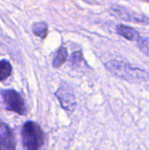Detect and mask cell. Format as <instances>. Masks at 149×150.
Wrapping results in <instances>:
<instances>
[{"mask_svg": "<svg viewBox=\"0 0 149 150\" xmlns=\"http://www.w3.org/2000/svg\"><path fill=\"white\" fill-rule=\"evenodd\" d=\"M105 68L114 76L130 82L147 81L149 75L144 69L132 66L129 63L119 62L117 60H111L105 63Z\"/></svg>", "mask_w": 149, "mask_h": 150, "instance_id": "1", "label": "cell"}, {"mask_svg": "<svg viewBox=\"0 0 149 150\" xmlns=\"http://www.w3.org/2000/svg\"><path fill=\"white\" fill-rule=\"evenodd\" d=\"M21 136L25 150H40L44 144V133L41 127L33 121H27L24 124Z\"/></svg>", "mask_w": 149, "mask_h": 150, "instance_id": "2", "label": "cell"}, {"mask_svg": "<svg viewBox=\"0 0 149 150\" xmlns=\"http://www.w3.org/2000/svg\"><path fill=\"white\" fill-rule=\"evenodd\" d=\"M0 93L7 111L13 112L22 116L26 114V107L19 93L13 90L2 91Z\"/></svg>", "mask_w": 149, "mask_h": 150, "instance_id": "3", "label": "cell"}, {"mask_svg": "<svg viewBox=\"0 0 149 150\" xmlns=\"http://www.w3.org/2000/svg\"><path fill=\"white\" fill-rule=\"evenodd\" d=\"M111 11L114 16L119 19L126 22L140 24V25H149V18L143 15L133 11L129 9H126L119 5H112L111 7Z\"/></svg>", "mask_w": 149, "mask_h": 150, "instance_id": "4", "label": "cell"}, {"mask_svg": "<svg viewBox=\"0 0 149 150\" xmlns=\"http://www.w3.org/2000/svg\"><path fill=\"white\" fill-rule=\"evenodd\" d=\"M56 98L59 99L61 107L67 112H73L76 106V98L71 87L68 84H62L55 92Z\"/></svg>", "mask_w": 149, "mask_h": 150, "instance_id": "5", "label": "cell"}, {"mask_svg": "<svg viewBox=\"0 0 149 150\" xmlns=\"http://www.w3.org/2000/svg\"><path fill=\"white\" fill-rule=\"evenodd\" d=\"M116 29H117V33L120 36L126 38L128 40L133 41V40H138L140 39L139 32L132 27H129L124 25H118Z\"/></svg>", "mask_w": 149, "mask_h": 150, "instance_id": "6", "label": "cell"}, {"mask_svg": "<svg viewBox=\"0 0 149 150\" xmlns=\"http://www.w3.org/2000/svg\"><path fill=\"white\" fill-rule=\"evenodd\" d=\"M68 59V51L67 48L64 47H61L59 48L57 51L54 60H53V66L54 68H59L61 67Z\"/></svg>", "mask_w": 149, "mask_h": 150, "instance_id": "7", "label": "cell"}, {"mask_svg": "<svg viewBox=\"0 0 149 150\" xmlns=\"http://www.w3.org/2000/svg\"><path fill=\"white\" fill-rule=\"evenodd\" d=\"M32 32L40 38H46L47 34V25L45 22H39L32 25Z\"/></svg>", "mask_w": 149, "mask_h": 150, "instance_id": "8", "label": "cell"}, {"mask_svg": "<svg viewBox=\"0 0 149 150\" xmlns=\"http://www.w3.org/2000/svg\"><path fill=\"white\" fill-rule=\"evenodd\" d=\"M11 73V66L7 61L0 62V81L6 79Z\"/></svg>", "mask_w": 149, "mask_h": 150, "instance_id": "9", "label": "cell"}, {"mask_svg": "<svg viewBox=\"0 0 149 150\" xmlns=\"http://www.w3.org/2000/svg\"><path fill=\"white\" fill-rule=\"evenodd\" d=\"M83 61V54L81 51H76L74 52L71 56L69 57V62L71 63V65L73 67H76L78 66Z\"/></svg>", "mask_w": 149, "mask_h": 150, "instance_id": "10", "label": "cell"}, {"mask_svg": "<svg viewBox=\"0 0 149 150\" xmlns=\"http://www.w3.org/2000/svg\"><path fill=\"white\" fill-rule=\"evenodd\" d=\"M138 47L145 54H149V38H141L137 40Z\"/></svg>", "mask_w": 149, "mask_h": 150, "instance_id": "11", "label": "cell"}, {"mask_svg": "<svg viewBox=\"0 0 149 150\" xmlns=\"http://www.w3.org/2000/svg\"><path fill=\"white\" fill-rule=\"evenodd\" d=\"M0 150H2V141H1V137H0Z\"/></svg>", "mask_w": 149, "mask_h": 150, "instance_id": "12", "label": "cell"}, {"mask_svg": "<svg viewBox=\"0 0 149 150\" xmlns=\"http://www.w3.org/2000/svg\"><path fill=\"white\" fill-rule=\"evenodd\" d=\"M2 124H3V123H1V122H0V127L2 126Z\"/></svg>", "mask_w": 149, "mask_h": 150, "instance_id": "13", "label": "cell"}]
</instances>
